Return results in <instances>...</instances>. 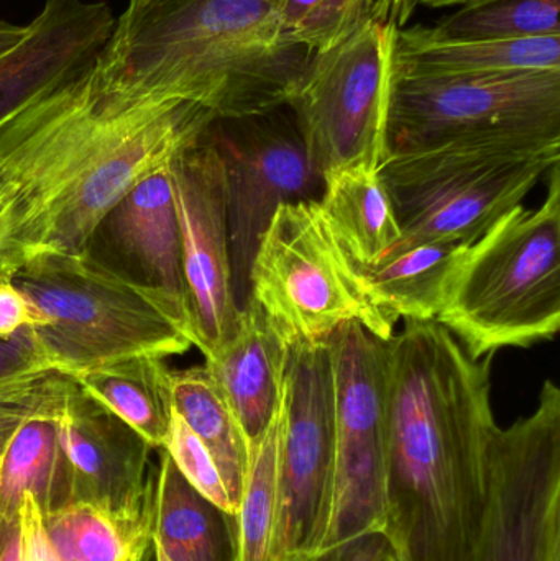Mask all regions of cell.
<instances>
[{"instance_id":"44dd1931","label":"cell","mask_w":560,"mask_h":561,"mask_svg":"<svg viewBox=\"0 0 560 561\" xmlns=\"http://www.w3.org/2000/svg\"><path fill=\"white\" fill-rule=\"evenodd\" d=\"M153 543L171 561H239L237 516L197 493L170 455L153 470Z\"/></svg>"},{"instance_id":"4316f807","label":"cell","mask_w":560,"mask_h":561,"mask_svg":"<svg viewBox=\"0 0 560 561\" xmlns=\"http://www.w3.org/2000/svg\"><path fill=\"white\" fill-rule=\"evenodd\" d=\"M59 561H132L151 542V527L132 526L88 503L42 514Z\"/></svg>"},{"instance_id":"f35d334b","label":"cell","mask_w":560,"mask_h":561,"mask_svg":"<svg viewBox=\"0 0 560 561\" xmlns=\"http://www.w3.org/2000/svg\"><path fill=\"white\" fill-rule=\"evenodd\" d=\"M25 32L26 25H15V23L0 20V56L12 49L23 38Z\"/></svg>"},{"instance_id":"d6986e66","label":"cell","mask_w":560,"mask_h":561,"mask_svg":"<svg viewBox=\"0 0 560 561\" xmlns=\"http://www.w3.org/2000/svg\"><path fill=\"white\" fill-rule=\"evenodd\" d=\"M288 348L259 304L249 300L239 333L204 363L245 438L249 455L278 417Z\"/></svg>"},{"instance_id":"60d3db41","label":"cell","mask_w":560,"mask_h":561,"mask_svg":"<svg viewBox=\"0 0 560 561\" xmlns=\"http://www.w3.org/2000/svg\"><path fill=\"white\" fill-rule=\"evenodd\" d=\"M132 561H155L153 542H151L150 546H148L147 549H145L144 552H141L140 556L137 557V559H134Z\"/></svg>"},{"instance_id":"52a82bcc","label":"cell","mask_w":560,"mask_h":561,"mask_svg":"<svg viewBox=\"0 0 560 561\" xmlns=\"http://www.w3.org/2000/svg\"><path fill=\"white\" fill-rule=\"evenodd\" d=\"M250 299L259 304L286 348L324 342L345 322H358L387 342L395 325L372 302L335 242L319 201L276 209L253 256Z\"/></svg>"},{"instance_id":"ab89813d","label":"cell","mask_w":560,"mask_h":561,"mask_svg":"<svg viewBox=\"0 0 560 561\" xmlns=\"http://www.w3.org/2000/svg\"><path fill=\"white\" fill-rule=\"evenodd\" d=\"M418 5L434 7H453V5H472V3L487 2V0H413Z\"/></svg>"},{"instance_id":"d6a6232c","label":"cell","mask_w":560,"mask_h":561,"mask_svg":"<svg viewBox=\"0 0 560 561\" xmlns=\"http://www.w3.org/2000/svg\"><path fill=\"white\" fill-rule=\"evenodd\" d=\"M56 371L39 355L28 327L10 340H0V398Z\"/></svg>"},{"instance_id":"e0dca14e","label":"cell","mask_w":560,"mask_h":561,"mask_svg":"<svg viewBox=\"0 0 560 561\" xmlns=\"http://www.w3.org/2000/svg\"><path fill=\"white\" fill-rule=\"evenodd\" d=\"M84 252L125 279L160 294L191 332L170 164L141 180L105 214Z\"/></svg>"},{"instance_id":"b9f144b4","label":"cell","mask_w":560,"mask_h":561,"mask_svg":"<svg viewBox=\"0 0 560 561\" xmlns=\"http://www.w3.org/2000/svg\"><path fill=\"white\" fill-rule=\"evenodd\" d=\"M153 547H155V561H171L170 559H168L167 556H164L163 552H161L160 549H158L157 546H155V543H153Z\"/></svg>"},{"instance_id":"ba28073f","label":"cell","mask_w":560,"mask_h":561,"mask_svg":"<svg viewBox=\"0 0 560 561\" xmlns=\"http://www.w3.org/2000/svg\"><path fill=\"white\" fill-rule=\"evenodd\" d=\"M387 144V154L560 145V71L459 78L395 71Z\"/></svg>"},{"instance_id":"30bf717a","label":"cell","mask_w":560,"mask_h":561,"mask_svg":"<svg viewBox=\"0 0 560 561\" xmlns=\"http://www.w3.org/2000/svg\"><path fill=\"white\" fill-rule=\"evenodd\" d=\"M335 379L331 343L289 346L278 434V503L270 561L318 552L335 490Z\"/></svg>"},{"instance_id":"7402d4cb","label":"cell","mask_w":560,"mask_h":561,"mask_svg":"<svg viewBox=\"0 0 560 561\" xmlns=\"http://www.w3.org/2000/svg\"><path fill=\"white\" fill-rule=\"evenodd\" d=\"M69 391L23 419L7 442L0 471V514L16 516L25 494L33 496L42 514L75 503L71 465L58 427Z\"/></svg>"},{"instance_id":"836d02e7","label":"cell","mask_w":560,"mask_h":561,"mask_svg":"<svg viewBox=\"0 0 560 561\" xmlns=\"http://www.w3.org/2000/svg\"><path fill=\"white\" fill-rule=\"evenodd\" d=\"M391 553L390 540L378 530L288 561H385Z\"/></svg>"},{"instance_id":"484cf974","label":"cell","mask_w":560,"mask_h":561,"mask_svg":"<svg viewBox=\"0 0 560 561\" xmlns=\"http://www.w3.org/2000/svg\"><path fill=\"white\" fill-rule=\"evenodd\" d=\"M170 386L173 411L209 451L239 513L249 471V450L219 386L204 365L178 371L171 369Z\"/></svg>"},{"instance_id":"f546056e","label":"cell","mask_w":560,"mask_h":561,"mask_svg":"<svg viewBox=\"0 0 560 561\" xmlns=\"http://www.w3.org/2000/svg\"><path fill=\"white\" fill-rule=\"evenodd\" d=\"M374 0H279L286 39L315 53L328 51L372 16Z\"/></svg>"},{"instance_id":"2e32d148","label":"cell","mask_w":560,"mask_h":561,"mask_svg":"<svg viewBox=\"0 0 560 561\" xmlns=\"http://www.w3.org/2000/svg\"><path fill=\"white\" fill-rule=\"evenodd\" d=\"M58 427L71 465L75 503L92 504L132 526L151 527L153 447L76 381Z\"/></svg>"},{"instance_id":"5b68a950","label":"cell","mask_w":560,"mask_h":561,"mask_svg":"<svg viewBox=\"0 0 560 561\" xmlns=\"http://www.w3.org/2000/svg\"><path fill=\"white\" fill-rule=\"evenodd\" d=\"M541 206H516L467 250L437 322L470 358L529 348L560 329V174Z\"/></svg>"},{"instance_id":"4fadbf2b","label":"cell","mask_w":560,"mask_h":561,"mask_svg":"<svg viewBox=\"0 0 560 561\" xmlns=\"http://www.w3.org/2000/svg\"><path fill=\"white\" fill-rule=\"evenodd\" d=\"M285 108L214 117L206 128L224 163L232 290L242 312L250 299L253 256L276 209L319 201L324 190V180L309 164L295 115Z\"/></svg>"},{"instance_id":"d590c367","label":"cell","mask_w":560,"mask_h":561,"mask_svg":"<svg viewBox=\"0 0 560 561\" xmlns=\"http://www.w3.org/2000/svg\"><path fill=\"white\" fill-rule=\"evenodd\" d=\"M23 561H59L43 524L42 510L33 496L25 494L20 503Z\"/></svg>"},{"instance_id":"7c38bea8","label":"cell","mask_w":560,"mask_h":561,"mask_svg":"<svg viewBox=\"0 0 560 561\" xmlns=\"http://www.w3.org/2000/svg\"><path fill=\"white\" fill-rule=\"evenodd\" d=\"M335 379V490L324 546L384 533L388 455L387 346L358 322L329 336Z\"/></svg>"},{"instance_id":"9c48e42d","label":"cell","mask_w":560,"mask_h":561,"mask_svg":"<svg viewBox=\"0 0 560 561\" xmlns=\"http://www.w3.org/2000/svg\"><path fill=\"white\" fill-rule=\"evenodd\" d=\"M398 26L370 16L328 51L315 53L288 102L312 170H380L388 153Z\"/></svg>"},{"instance_id":"5bb4252c","label":"cell","mask_w":560,"mask_h":561,"mask_svg":"<svg viewBox=\"0 0 560 561\" xmlns=\"http://www.w3.org/2000/svg\"><path fill=\"white\" fill-rule=\"evenodd\" d=\"M206 128L171 160L170 174L191 339L207 362L239 333L243 312L232 290L222 158Z\"/></svg>"},{"instance_id":"6da1fadb","label":"cell","mask_w":560,"mask_h":561,"mask_svg":"<svg viewBox=\"0 0 560 561\" xmlns=\"http://www.w3.org/2000/svg\"><path fill=\"white\" fill-rule=\"evenodd\" d=\"M385 536L400 561H476L490 488L495 355L470 358L436 319L385 342Z\"/></svg>"},{"instance_id":"d4e9b609","label":"cell","mask_w":560,"mask_h":561,"mask_svg":"<svg viewBox=\"0 0 560 561\" xmlns=\"http://www.w3.org/2000/svg\"><path fill=\"white\" fill-rule=\"evenodd\" d=\"M171 369L163 358L137 356L71 376L76 385L161 450L170 431Z\"/></svg>"},{"instance_id":"8992f818","label":"cell","mask_w":560,"mask_h":561,"mask_svg":"<svg viewBox=\"0 0 560 561\" xmlns=\"http://www.w3.org/2000/svg\"><path fill=\"white\" fill-rule=\"evenodd\" d=\"M559 163L560 145L493 144L387 154L380 176L401 229L387 259L423 243L472 245L522 206Z\"/></svg>"},{"instance_id":"1f68e13d","label":"cell","mask_w":560,"mask_h":561,"mask_svg":"<svg viewBox=\"0 0 560 561\" xmlns=\"http://www.w3.org/2000/svg\"><path fill=\"white\" fill-rule=\"evenodd\" d=\"M72 385H75V379L71 376L53 371L36 379L32 385L25 386L5 398H0V450L5 448L7 442L23 419L45 405L58 401L72 388Z\"/></svg>"},{"instance_id":"603a6c76","label":"cell","mask_w":560,"mask_h":561,"mask_svg":"<svg viewBox=\"0 0 560 561\" xmlns=\"http://www.w3.org/2000/svg\"><path fill=\"white\" fill-rule=\"evenodd\" d=\"M470 245L423 243L372 266L351 263L372 302L391 322L436 319ZM347 259V256H345Z\"/></svg>"},{"instance_id":"74e56055","label":"cell","mask_w":560,"mask_h":561,"mask_svg":"<svg viewBox=\"0 0 560 561\" xmlns=\"http://www.w3.org/2000/svg\"><path fill=\"white\" fill-rule=\"evenodd\" d=\"M414 9L416 3L413 0H374L372 16L381 22L395 23L398 28H404Z\"/></svg>"},{"instance_id":"8fae6325","label":"cell","mask_w":560,"mask_h":561,"mask_svg":"<svg viewBox=\"0 0 560 561\" xmlns=\"http://www.w3.org/2000/svg\"><path fill=\"white\" fill-rule=\"evenodd\" d=\"M485 526L476 561H560V391L490 442Z\"/></svg>"},{"instance_id":"83f0119b","label":"cell","mask_w":560,"mask_h":561,"mask_svg":"<svg viewBox=\"0 0 560 561\" xmlns=\"http://www.w3.org/2000/svg\"><path fill=\"white\" fill-rule=\"evenodd\" d=\"M560 0H487L464 5L434 26L453 39H526L560 36Z\"/></svg>"},{"instance_id":"4dcf8cb0","label":"cell","mask_w":560,"mask_h":561,"mask_svg":"<svg viewBox=\"0 0 560 561\" xmlns=\"http://www.w3.org/2000/svg\"><path fill=\"white\" fill-rule=\"evenodd\" d=\"M161 450L170 455L184 480L207 500L237 516L236 507L227 494L226 484L203 442L187 427L186 422L173 411L167 442Z\"/></svg>"},{"instance_id":"277c9868","label":"cell","mask_w":560,"mask_h":561,"mask_svg":"<svg viewBox=\"0 0 560 561\" xmlns=\"http://www.w3.org/2000/svg\"><path fill=\"white\" fill-rule=\"evenodd\" d=\"M42 319L28 327L42 358L75 376L137 356L183 355L190 327L155 290L107 268L88 252H43L13 275Z\"/></svg>"},{"instance_id":"7a4b0ae2","label":"cell","mask_w":560,"mask_h":561,"mask_svg":"<svg viewBox=\"0 0 560 561\" xmlns=\"http://www.w3.org/2000/svg\"><path fill=\"white\" fill-rule=\"evenodd\" d=\"M279 0H128L94 62L102 91L181 99L217 117L285 107L312 55L286 39Z\"/></svg>"},{"instance_id":"ffe728a7","label":"cell","mask_w":560,"mask_h":561,"mask_svg":"<svg viewBox=\"0 0 560 561\" xmlns=\"http://www.w3.org/2000/svg\"><path fill=\"white\" fill-rule=\"evenodd\" d=\"M395 71L411 76H495L560 71V36L453 39L427 26L398 28Z\"/></svg>"},{"instance_id":"ee69618b","label":"cell","mask_w":560,"mask_h":561,"mask_svg":"<svg viewBox=\"0 0 560 561\" xmlns=\"http://www.w3.org/2000/svg\"><path fill=\"white\" fill-rule=\"evenodd\" d=\"M2 454L3 450H0V471H2Z\"/></svg>"},{"instance_id":"9a60e30c","label":"cell","mask_w":560,"mask_h":561,"mask_svg":"<svg viewBox=\"0 0 560 561\" xmlns=\"http://www.w3.org/2000/svg\"><path fill=\"white\" fill-rule=\"evenodd\" d=\"M214 117L217 115L204 105L181 99L135 102L98 160L76 184L48 252H84L105 214L141 180L168 167Z\"/></svg>"},{"instance_id":"8d00e7d4","label":"cell","mask_w":560,"mask_h":561,"mask_svg":"<svg viewBox=\"0 0 560 561\" xmlns=\"http://www.w3.org/2000/svg\"><path fill=\"white\" fill-rule=\"evenodd\" d=\"M0 561H23L20 513L16 516L0 514Z\"/></svg>"},{"instance_id":"cb8c5ba5","label":"cell","mask_w":560,"mask_h":561,"mask_svg":"<svg viewBox=\"0 0 560 561\" xmlns=\"http://www.w3.org/2000/svg\"><path fill=\"white\" fill-rule=\"evenodd\" d=\"M319 206L335 242L354 265H377L401 240L380 170L357 167L332 173L324 180Z\"/></svg>"},{"instance_id":"f1b7e54d","label":"cell","mask_w":560,"mask_h":561,"mask_svg":"<svg viewBox=\"0 0 560 561\" xmlns=\"http://www.w3.org/2000/svg\"><path fill=\"white\" fill-rule=\"evenodd\" d=\"M279 414L255 451L249 455V471L240 497L239 561H270L276 503H278Z\"/></svg>"},{"instance_id":"e575fe53","label":"cell","mask_w":560,"mask_h":561,"mask_svg":"<svg viewBox=\"0 0 560 561\" xmlns=\"http://www.w3.org/2000/svg\"><path fill=\"white\" fill-rule=\"evenodd\" d=\"M42 319L25 294L12 283L0 280V340H10L26 327H39Z\"/></svg>"},{"instance_id":"ac0fdd59","label":"cell","mask_w":560,"mask_h":561,"mask_svg":"<svg viewBox=\"0 0 560 561\" xmlns=\"http://www.w3.org/2000/svg\"><path fill=\"white\" fill-rule=\"evenodd\" d=\"M114 26L102 0H46L23 38L0 56V125L94 65Z\"/></svg>"},{"instance_id":"7bdbcfd3","label":"cell","mask_w":560,"mask_h":561,"mask_svg":"<svg viewBox=\"0 0 560 561\" xmlns=\"http://www.w3.org/2000/svg\"><path fill=\"white\" fill-rule=\"evenodd\" d=\"M385 561H400V560H398V559H397V556H395V552H393V553H391V556H390V557H388V559H387V560H385Z\"/></svg>"},{"instance_id":"3957f363","label":"cell","mask_w":560,"mask_h":561,"mask_svg":"<svg viewBox=\"0 0 560 561\" xmlns=\"http://www.w3.org/2000/svg\"><path fill=\"white\" fill-rule=\"evenodd\" d=\"M137 101L102 91L92 65L0 125V259L16 272L48 252L76 184Z\"/></svg>"}]
</instances>
